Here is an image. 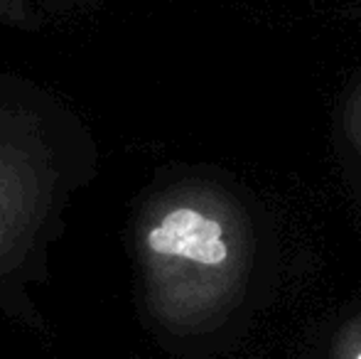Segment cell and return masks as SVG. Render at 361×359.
<instances>
[{"label": "cell", "mask_w": 361, "mask_h": 359, "mask_svg": "<svg viewBox=\"0 0 361 359\" xmlns=\"http://www.w3.org/2000/svg\"><path fill=\"white\" fill-rule=\"evenodd\" d=\"M44 15L54 18H74V15H89L104 8L109 0H35Z\"/></svg>", "instance_id": "3"}, {"label": "cell", "mask_w": 361, "mask_h": 359, "mask_svg": "<svg viewBox=\"0 0 361 359\" xmlns=\"http://www.w3.org/2000/svg\"><path fill=\"white\" fill-rule=\"evenodd\" d=\"M0 25L23 32H37L44 25V13L35 0H0Z\"/></svg>", "instance_id": "2"}, {"label": "cell", "mask_w": 361, "mask_h": 359, "mask_svg": "<svg viewBox=\"0 0 361 359\" xmlns=\"http://www.w3.org/2000/svg\"><path fill=\"white\" fill-rule=\"evenodd\" d=\"M101 170L89 121L47 84L0 67V317L47 335L37 305L69 207Z\"/></svg>", "instance_id": "1"}, {"label": "cell", "mask_w": 361, "mask_h": 359, "mask_svg": "<svg viewBox=\"0 0 361 359\" xmlns=\"http://www.w3.org/2000/svg\"><path fill=\"white\" fill-rule=\"evenodd\" d=\"M359 359H361V357H359Z\"/></svg>", "instance_id": "4"}]
</instances>
